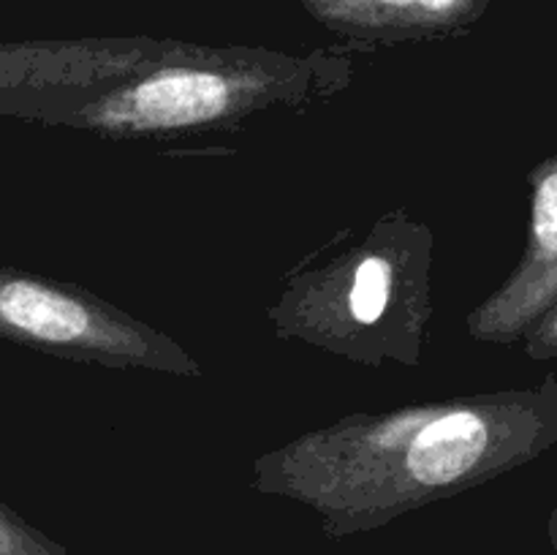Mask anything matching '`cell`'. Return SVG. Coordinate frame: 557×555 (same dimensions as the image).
<instances>
[{"label":"cell","instance_id":"3","mask_svg":"<svg viewBox=\"0 0 557 555\" xmlns=\"http://www.w3.org/2000/svg\"><path fill=\"white\" fill-rule=\"evenodd\" d=\"M351 58L335 49L286 54L190 44L180 58L71 103L44 125L92 131L107 139L239 128L270 109H308L330 101L351 85Z\"/></svg>","mask_w":557,"mask_h":555},{"label":"cell","instance_id":"10","mask_svg":"<svg viewBox=\"0 0 557 555\" xmlns=\"http://www.w3.org/2000/svg\"><path fill=\"white\" fill-rule=\"evenodd\" d=\"M555 531H557V515H555Z\"/></svg>","mask_w":557,"mask_h":555},{"label":"cell","instance_id":"5","mask_svg":"<svg viewBox=\"0 0 557 555\" xmlns=\"http://www.w3.org/2000/svg\"><path fill=\"white\" fill-rule=\"evenodd\" d=\"M190 49L174 38H33L0 41V118L44 125L123 79Z\"/></svg>","mask_w":557,"mask_h":555},{"label":"cell","instance_id":"1","mask_svg":"<svg viewBox=\"0 0 557 555\" xmlns=\"http://www.w3.org/2000/svg\"><path fill=\"white\" fill-rule=\"evenodd\" d=\"M557 446V373L536 386L354 411L256 457L250 488L346 539L511 473Z\"/></svg>","mask_w":557,"mask_h":555},{"label":"cell","instance_id":"7","mask_svg":"<svg viewBox=\"0 0 557 555\" xmlns=\"http://www.w3.org/2000/svg\"><path fill=\"white\" fill-rule=\"evenodd\" d=\"M332 36L351 47L435 41L471 30L493 0H299Z\"/></svg>","mask_w":557,"mask_h":555},{"label":"cell","instance_id":"6","mask_svg":"<svg viewBox=\"0 0 557 555\" xmlns=\"http://www.w3.org/2000/svg\"><path fill=\"white\" fill-rule=\"evenodd\" d=\"M531 226L522 259L504 283L466 316L476 343L515 346L557 299V152L528 174Z\"/></svg>","mask_w":557,"mask_h":555},{"label":"cell","instance_id":"4","mask_svg":"<svg viewBox=\"0 0 557 555\" xmlns=\"http://www.w3.org/2000/svg\"><path fill=\"white\" fill-rule=\"evenodd\" d=\"M0 337L79 365L199 379L201 365L166 332L69 281L0 264Z\"/></svg>","mask_w":557,"mask_h":555},{"label":"cell","instance_id":"2","mask_svg":"<svg viewBox=\"0 0 557 555\" xmlns=\"http://www.w3.org/2000/svg\"><path fill=\"white\" fill-rule=\"evenodd\" d=\"M433 229L395 210L362 239L288 275L267 308L281 341L384 368L422 362L433 319Z\"/></svg>","mask_w":557,"mask_h":555},{"label":"cell","instance_id":"9","mask_svg":"<svg viewBox=\"0 0 557 555\" xmlns=\"http://www.w3.org/2000/svg\"><path fill=\"white\" fill-rule=\"evenodd\" d=\"M520 343L528 357L536 359V362L557 359V299L533 321L531 330L522 335Z\"/></svg>","mask_w":557,"mask_h":555},{"label":"cell","instance_id":"8","mask_svg":"<svg viewBox=\"0 0 557 555\" xmlns=\"http://www.w3.org/2000/svg\"><path fill=\"white\" fill-rule=\"evenodd\" d=\"M0 555H69V550L0 501Z\"/></svg>","mask_w":557,"mask_h":555}]
</instances>
